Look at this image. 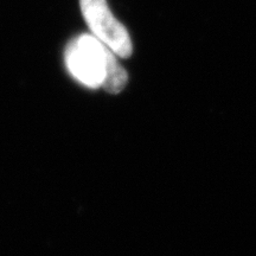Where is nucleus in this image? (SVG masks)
I'll list each match as a JSON object with an SVG mask.
<instances>
[{"label": "nucleus", "instance_id": "f257e3e1", "mask_svg": "<svg viewBox=\"0 0 256 256\" xmlns=\"http://www.w3.org/2000/svg\"><path fill=\"white\" fill-rule=\"evenodd\" d=\"M110 51L92 34H80L66 49V68L72 78L86 87L100 88L104 83Z\"/></svg>", "mask_w": 256, "mask_h": 256}, {"label": "nucleus", "instance_id": "7ed1b4c3", "mask_svg": "<svg viewBox=\"0 0 256 256\" xmlns=\"http://www.w3.org/2000/svg\"><path fill=\"white\" fill-rule=\"evenodd\" d=\"M128 75L120 63L118 62L116 55L113 51H110L107 60V70H106V78L104 87L110 94H118L126 87Z\"/></svg>", "mask_w": 256, "mask_h": 256}, {"label": "nucleus", "instance_id": "f03ea898", "mask_svg": "<svg viewBox=\"0 0 256 256\" xmlns=\"http://www.w3.org/2000/svg\"><path fill=\"white\" fill-rule=\"evenodd\" d=\"M80 8L92 34L118 57L132 55L133 46L126 28L112 14L107 0H80Z\"/></svg>", "mask_w": 256, "mask_h": 256}]
</instances>
